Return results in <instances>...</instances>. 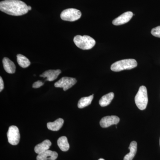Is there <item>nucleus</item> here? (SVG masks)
I'll use <instances>...</instances> for the list:
<instances>
[{
	"mask_svg": "<svg viewBox=\"0 0 160 160\" xmlns=\"http://www.w3.org/2000/svg\"><path fill=\"white\" fill-rule=\"evenodd\" d=\"M135 102L138 109L141 110L146 109L148 102V94L146 86H141L135 97Z\"/></svg>",
	"mask_w": 160,
	"mask_h": 160,
	"instance_id": "nucleus-4",
	"label": "nucleus"
},
{
	"mask_svg": "<svg viewBox=\"0 0 160 160\" xmlns=\"http://www.w3.org/2000/svg\"><path fill=\"white\" fill-rule=\"evenodd\" d=\"M114 96V93L112 92H109L108 94L105 95L100 100L99 102V105L102 107H105L108 106L113 99Z\"/></svg>",
	"mask_w": 160,
	"mask_h": 160,
	"instance_id": "nucleus-16",
	"label": "nucleus"
},
{
	"mask_svg": "<svg viewBox=\"0 0 160 160\" xmlns=\"http://www.w3.org/2000/svg\"><path fill=\"white\" fill-rule=\"evenodd\" d=\"M61 72L62 71L60 69L48 70L43 72L42 74L40 75V76L41 77L46 78V81L52 82L57 78Z\"/></svg>",
	"mask_w": 160,
	"mask_h": 160,
	"instance_id": "nucleus-11",
	"label": "nucleus"
},
{
	"mask_svg": "<svg viewBox=\"0 0 160 160\" xmlns=\"http://www.w3.org/2000/svg\"><path fill=\"white\" fill-rule=\"evenodd\" d=\"M4 88V82H3L2 78L0 77V92L2 91Z\"/></svg>",
	"mask_w": 160,
	"mask_h": 160,
	"instance_id": "nucleus-22",
	"label": "nucleus"
},
{
	"mask_svg": "<svg viewBox=\"0 0 160 160\" xmlns=\"http://www.w3.org/2000/svg\"><path fill=\"white\" fill-rule=\"evenodd\" d=\"M98 160H105L104 159H103V158H100Z\"/></svg>",
	"mask_w": 160,
	"mask_h": 160,
	"instance_id": "nucleus-24",
	"label": "nucleus"
},
{
	"mask_svg": "<svg viewBox=\"0 0 160 160\" xmlns=\"http://www.w3.org/2000/svg\"><path fill=\"white\" fill-rule=\"evenodd\" d=\"M44 83L40 81H37L35 82L32 85V88L34 89H37V88H40L41 86H43Z\"/></svg>",
	"mask_w": 160,
	"mask_h": 160,
	"instance_id": "nucleus-21",
	"label": "nucleus"
},
{
	"mask_svg": "<svg viewBox=\"0 0 160 160\" xmlns=\"http://www.w3.org/2000/svg\"><path fill=\"white\" fill-rule=\"evenodd\" d=\"M58 157V154L56 152L49 149L38 154L37 160H55Z\"/></svg>",
	"mask_w": 160,
	"mask_h": 160,
	"instance_id": "nucleus-10",
	"label": "nucleus"
},
{
	"mask_svg": "<svg viewBox=\"0 0 160 160\" xmlns=\"http://www.w3.org/2000/svg\"></svg>",
	"mask_w": 160,
	"mask_h": 160,
	"instance_id": "nucleus-25",
	"label": "nucleus"
},
{
	"mask_svg": "<svg viewBox=\"0 0 160 160\" xmlns=\"http://www.w3.org/2000/svg\"><path fill=\"white\" fill-rule=\"evenodd\" d=\"M77 81L74 78L63 77L54 84V86L57 88H62L64 91L72 87Z\"/></svg>",
	"mask_w": 160,
	"mask_h": 160,
	"instance_id": "nucleus-7",
	"label": "nucleus"
},
{
	"mask_svg": "<svg viewBox=\"0 0 160 160\" xmlns=\"http://www.w3.org/2000/svg\"><path fill=\"white\" fill-rule=\"evenodd\" d=\"M7 135L8 142L11 145L16 146L19 142L20 139L19 130L16 126H10Z\"/></svg>",
	"mask_w": 160,
	"mask_h": 160,
	"instance_id": "nucleus-6",
	"label": "nucleus"
},
{
	"mask_svg": "<svg viewBox=\"0 0 160 160\" xmlns=\"http://www.w3.org/2000/svg\"><path fill=\"white\" fill-rule=\"evenodd\" d=\"M17 58L18 64L22 68H27L31 64L29 59L27 58L26 57L23 55L18 54L17 56Z\"/></svg>",
	"mask_w": 160,
	"mask_h": 160,
	"instance_id": "nucleus-19",
	"label": "nucleus"
},
{
	"mask_svg": "<svg viewBox=\"0 0 160 160\" xmlns=\"http://www.w3.org/2000/svg\"><path fill=\"white\" fill-rule=\"evenodd\" d=\"M133 15V13L132 12H126L113 20L112 24L115 26H120L126 24L131 19Z\"/></svg>",
	"mask_w": 160,
	"mask_h": 160,
	"instance_id": "nucleus-9",
	"label": "nucleus"
},
{
	"mask_svg": "<svg viewBox=\"0 0 160 160\" xmlns=\"http://www.w3.org/2000/svg\"><path fill=\"white\" fill-rule=\"evenodd\" d=\"M51 145V142L49 140H45L42 143L36 146L34 148V151L37 154H40L43 152L49 150Z\"/></svg>",
	"mask_w": 160,
	"mask_h": 160,
	"instance_id": "nucleus-13",
	"label": "nucleus"
},
{
	"mask_svg": "<svg viewBox=\"0 0 160 160\" xmlns=\"http://www.w3.org/2000/svg\"><path fill=\"white\" fill-rule=\"evenodd\" d=\"M138 66L137 61L133 59H127L116 62L111 66L112 71L120 72L124 70H129L135 68Z\"/></svg>",
	"mask_w": 160,
	"mask_h": 160,
	"instance_id": "nucleus-3",
	"label": "nucleus"
},
{
	"mask_svg": "<svg viewBox=\"0 0 160 160\" xmlns=\"http://www.w3.org/2000/svg\"><path fill=\"white\" fill-rule=\"evenodd\" d=\"M0 10L6 14L19 16L26 14L28 6L20 0H5L0 2Z\"/></svg>",
	"mask_w": 160,
	"mask_h": 160,
	"instance_id": "nucleus-1",
	"label": "nucleus"
},
{
	"mask_svg": "<svg viewBox=\"0 0 160 160\" xmlns=\"http://www.w3.org/2000/svg\"><path fill=\"white\" fill-rule=\"evenodd\" d=\"M93 95L94 94H93L89 97L81 98L78 102V107L80 109H82L90 105L93 99Z\"/></svg>",
	"mask_w": 160,
	"mask_h": 160,
	"instance_id": "nucleus-17",
	"label": "nucleus"
},
{
	"mask_svg": "<svg viewBox=\"0 0 160 160\" xmlns=\"http://www.w3.org/2000/svg\"><path fill=\"white\" fill-rule=\"evenodd\" d=\"M82 16V12L77 9L70 8L65 9L61 13V19L65 21L75 22L79 19Z\"/></svg>",
	"mask_w": 160,
	"mask_h": 160,
	"instance_id": "nucleus-5",
	"label": "nucleus"
},
{
	"mask_svg": "<svg viewBox=\"0 0 160 160\" xmlns=\"http://www.w3.org/2000/svg\"><path fill=\"white\" fill-rule=\"evenodd\" d=\"M151 32L153 36L160 38V26H158L152 29Z\"/></svg>",
	"mask_w": 160,
	"mask_h": 160,
	"instance_id": "nucleus-20",
	"label": "nucleus"
},
{
	"mask_svg": "<svg viewBox=\"0 0 160 160\" xmlns=\"http://www.w3.org/2000/svg\"><path fill=\"white\" fill-rule=\"evenodd\" d=\"M58 145L62 151H67L69 149V143L66 136L61 137L58 139Z\"/></svg>",
	"mask_w": 160,
	"mask_h": 160,
	"instance_id": "nucleus-18",
	"label": "nucleus"
},
{
	"mask_svg": "<svg viewBox=\"0 0 160 160\" xmlns=\"http://www.w3.org/2000/svg\"><path fill=\"white\" fill-rule=\"evenodd\" d=\"M28 8H29V10H31L32 9V8L31 6H28Z\"/></svg>",
	"mask_w": 160,
	"mask_h": 160,
	"instance_id": "nucleus-23",
	"label": "nucleus"
},
{
	"mask_svg": "<svg viewBox=\"0 0 160 160\" xmlns=\"http://www.w3.org/2000/svg\"><path fill=\"white\" fill-rule=\"evenodd\" d=\"M64 124V120L59 118L55 121L54 122H49L47 123V126L48 129L53 131H58L62 127Z\"/></svg>",
	"mask_w": 160,
	"mask_h": 160,
	"instance_id": "nucleus-14",
	"label": "nucleus"
},
{
	"mask_svg": "<svg viewBox=\"0 0 160 160\" xmlns=\"http://www.w3.org/2000/svg\"><path fill=\"white\" fill-rule=\"evenodd\" d=\"M76 46L83 50H89L94 47L96 41L88 35H77L73 39Z\"/></svg>",
	"mask_w": 160,
	"mask_h": 160,
	"instance_id": "nucleus-2",
	"label": "nucleus"
},
{
	"mask_svg": "<svg viewBox=\"0 0 160 160\" xmlns=\"http://www.w3.org/2000/svg\"><path fill=\"white\" fill-rule=\"evenodd\" d=\"M129 152L126 154L124 158V160H132L136 154L137 151V143L135 141H132L129 147Z\"/></svg>",
	"mask_w": 160,
	"mask_h": 160,
	"instance_id": "nucleus-15",
	"label": "nucleus"
},
{
	"mask_svg": "<svg viewBox=\"0 0 160 160\" xmlns=\"http://www.w3.org/2000/svg\"><path fill=\"white\" fill-rule=\"evenodd\" d=\"M119 122V118L117 116H109L103 118L100 121V124L102 128H107L112 125H117Z\"/></svg>",
	"mask_w": 160,
	"mask_h": 160,
	"instance_id": "nucleus-8",
	"label": "nucleus"
},
{
	"mask_svg": "<svg viewBox=\"0 0 160 160\" xmlns=\"http://www.w3.org/2000/svg\"><path fill=\"white\" fill-rule=\"evenodd\" d=\"M3 66L6 72L10 74L14 73L16 71L14 63L7 58H4L2 60Z\"/></svg>",
	"mask_w": 160,
	"mask_h": 160,
	"instance_id": "nucleus-12",
	"label": "nucleus"
}]
</instances>
